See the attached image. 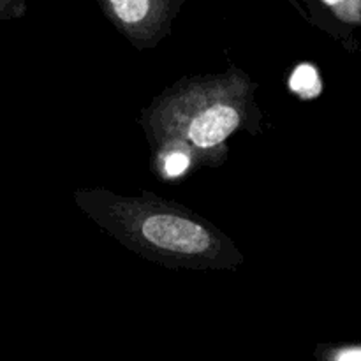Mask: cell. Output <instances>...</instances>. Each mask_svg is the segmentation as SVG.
Wrapping results in <instances>:
<instances>
[{
	"label": "cell",
	"mask_w": 361,
	"mask_h": 361,
	"mask_svg": "<svg viewBox=\"0 0 361 361\" xmlns=\"http://www.w3.org/2000/svg\"><path fill=\"white\" fill-rule=\"evenodd\" d=\"M141 231L148 242L173 252L197 254L210 247V235L200 224L176 215H154Z\"/></svg>",
	"instance_id": "6da1fadb"
},
{
	"label": "cell",
	"mask_w": 361,
	"mask_h": 361,
	"mask_svg": "<svg viewBox=\"0 0 361 361\" xmlns=\"http://www.w3.org/2000/svg\"><path fill=\"white\" fill-rule=\"evenodd\" d=\"M240 116L231 106H214L201 111L189 127L192 143L200 148H210L224 141L238 127Z\"/></svg>",
	"instance_id": "7a4b0ae2"
},
{
	"label": "cell",
	"mask_w": 361,
	"mask_h": 361,
	"mask_svg": "<svg viewBox=\"0 0 361 361\" xmlns=\"http://www.w3.org/2000/svg\"><path fill=\"white\" fill-rule=\"evenodd\" d=\"M289 87L302 97H316L317 94H321V81L319 76H317V71L309 63H302L293 73L291 80H289Z\"/></svg>",
	"instance_id": "3957f363"
},
{
	"label": "cell",
	"mask_w": 361,
	"mask_h": 361,
	"mask_svg": "<svg viewBox=\"0 0 361 361\" xmlns=\"http://www.w3.org/2000/svg\"><path fill=\"white\" fill-rule=\"evenodd\" d=\"M116 16L126 23H137L143 20L150 7V0H111Z\"/></svg>",
	"instance_id": "277c9868"
},
{
	"label": "cell",
	"mask_w": 361,
	"mask_h": 361,
	"mask_svg": "<svg viewBox=\"0 0 361 361\" xmlns=\"http://www.w3.org/2000/svg\"><path fill=\"white\" fill-rule=\"evenodd\" d=\"M189 168V157L183 154H171L166 159V173L169 176L182 175L185 169Z\"/></svg>",
	"instance_id": "5b68a950"
},
{
	"label": "cell",
	"mask_w": 361,
	"mask_h": 361,
	"mask_svg": "<svg viewBox=\"0 0 361 361\" xmlns=\"http://www.w3.org/2000/svg\"><path fill=\"white\" fill-rule=\"evenodd\" d=\"M324 2H326V4H330V6H334V4H337L338 0H324Z\"/></svg>",
	"instance_id": "8992f818"
}]
</instances>
